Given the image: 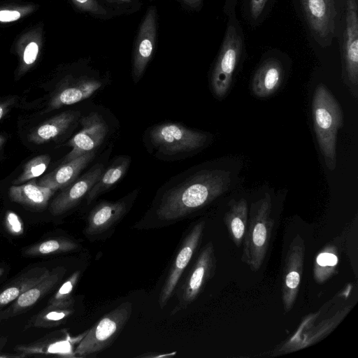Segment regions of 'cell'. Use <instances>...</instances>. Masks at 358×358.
Returning <instances> with one entry per match:
<instances>
[{
    "instance_id": "6da1fadb",
    "label": "cell",
    "mask_w": 358,
    "mask_h": 358,
    "mask_svg": "<svg viewBox=\"0 0 358 358\" xmlns=\"http://www.w3.org/2000/svg\"><path fill=\"white\" fill-rule=\"evenodd\" d=\"M231 183L229 171L202 170L179 181L162 194L156 214L164 221L184 217L225 192Z\"/></svg>"
},
{
    "instance_id": "7a4b0ae2",
    "label": "cell",
    "mask_w": 358,
    "mask_h": 358,
    "mask_svg": "<svg viewBox=\"0 0 358 358\" xmlns=\"http://www.w3.org/2000/svg\"><path fill=\"white\" fill-rule=\"evenodd\" d=\"M227 16L226 29L210 78L212 91L219 99L227 94L236 70L246 52L245 35L236 10Z\"/></svg>"
},
{
    "instance_id": "3957f363",
    "label": "cell",
    "mask_w": 358,
    "mask_h": 358,
    "mask_svg": "<svg viewBox=\"0 0 358 358\" xmlns=\"http://www.w3.org/2000/svg\"><path fill=\"white\" fill-rule=\"evenodd\" d=\"M314 129L327 168L333 171L336 164V138L343 125V114L338 101L323 84L315 90L312 102Z\"/></svg>"
},
{
    "instance_id": "277c9868",
    "label": "cell",
    "mask_w": 358,
    "mask_h": 358,
    "mask_svg": "<svg viewBox=\"0 0 358 358\" xmlns=\"http://www.w3.org/2000/svg\"><path fill=\"white\" fill-rule=\"evenodd\" d=\"M271 212V199L268 194L251 206L250 220L243 239L242 259L253 271L260 268L269 247L274 225Z\"/></svg>"
},
{
    "instance_id": "5b68a950",
    "label": "cell",
    "mask_w": 358,
    "mask_h": 358,
    "mask_svg": "<svg viewBox=\"0 0 358 358\" xmlns=\"http://www.w3.org/2000/svg\"><path fill=\"white\" fill-rule=\"evenodd\" d=\"M338 17V36L344 77L355 87L358 84V0H343Z\"/></svg>"
},
{
    "instance_id": "8992f818",
    "label": "cell",
    "mask_w": 358,
    "mask_h": 358,
    "mask_svg": "<svg viewBox=\"0 0 358 358\" xmlns=\"http://www.w3.org/2000/svg\"><path fill=\"white\" fill-rule=\"evenodd\" d=\"M132 303L124 302L106 314L83 337L75 354L87 357L99 353L116 339L130 318Z\"/></svg>"
},
{
    "instance_id": "52a82bcc",
    "label": "cell",
    "mask_w": 358,
    "mask_h": 358,
    "mask_svg": "<svg viewBox=\"0 0 358 358\" xmlns=\"http://www.w3.org/2000/svg\"><path fill=\"white\" fill-rule=\"evenodd\" d=\"M208 136L173 122L154 126L149 131V139L157 151L164 155L176 156L187 154L203 147Z\"/></svg>"
},
{
    "instance_id": "ba28073f",
    "label": "cell",
    "mask_w": 358,
    "mask_h": 358,
    "mask_svg": "<svg viewBox=\"0 0 358 358\" xmlns=\"http://www.w3.org/2000/svg\"><path fill=\"white\" fill-rule=\"evenodd\" d=\"M303 22L321 47L331 45L336 36L338 10L334 0H298Z\"/></svg>"
},
{
    "instance_id": "9c48e42d",
    "label": "cell",
    "mask_w": 358,
    "mask_h": 358,
    "mask_svg": "<svg viewBox=\"0 0 358 358\" xmlns=\"http://www.w3.org/2000/svg\"><path fill=\"white\" fill-rule=\"evenodd\" d=\"M215 267L214 247L212 243H208L199 254L179 289L178 305L175 311L186 308L197 298L214 275Z\"/></svg>"
},
{
    "instance_id": "30bf717a",
    "label": "cell",
    "mask_w": 358,
    "mask_h": 358,
    "mask_svg": "<svg viewBox=\"0 0 358 358\" xmlns=\"http://www.w3.org/2000/svg\"><path fill=\"white\" fill-rule=\"evenodd\" d=\"M205 222L196 223L185 236L175 259L173 261L168 275L162 289L159 304L160 308L165 306L176 287L185 269L189 264L203 236Z\"/></svg>"
},
{
    "instance_id": "8fae6325",
    "label": "cell",
    "mask_w": 358,
    "mask_h": 358,
    "mask_svg": "<svg viewBox=\"0 0 358 358\" xmlns=\"http://www.w3.org/2000/svg\"><path fill=\"white\" fill-rule=\"evenodd\" d=\"M305 245L296 236L289 245L283 267L282 295L285 313L293 308L298 296L303 271Z\"/></svg>"
},
{
    "instance_id": "7c38bea8",
    "label": "cell",
    "mask_w": 358,
    "mask_h": 358,
    "mask_svg": "<svg viewBox=\"0 0 358 358\" xmlns=\"http://www.w3.org/2000/svg\"><path fill=\"white\" fill-rule=\"evenodd\" d=\"M157 15L155 6H150L141 23L134 43L132 78L135 83L142 78L155 47Z\"/></svg>"
},
{
    "instance_id": "4fadbf2b",
    "label": "cell",
    "mask_w": 358,
    "mask_h": 358,
    "mask_svg": "<svg viewBox=\"0 0 358 358\" xmlns=\"http://www.w3.org/2000/svg\"><path fill=\"white\" fill-rule=\"evenodd\" d=\"M80 123L82 129L68 143L72 149L65 157L63 163L95 150L103 143L108 132L106 121L95 112L82 117Z\"/></svg>"
},
{
    "instance_id": "5bb4252c",
    "label": "cell",
    "mask_w": 358,
    "mask_h": 358,
    "mask_svg": "<svg viewBox=\"0 0 358 358\" xmlns=\"http://www.w3.org/2000/svg\"><path fill=\"white\" fill-rule=\"evenodd\" d=\"M104 171V165L97 163L71 184L64 188L52 200L50 212L59 215L74 207L91 189Z\"/></svg>"
},
{
    "instance_id": "9a60e30c",
    "label": "cell",
    "mask_w": 358,
    "mask_h": 358,
    "mask_svg": "<svg viewBox=\"0 0 358 358\" xmlns=\"http://www.w3.org/2000/svg\"><path fill=\"white\" fill-rule=\"evenodd\" d=\"M137 189L116 201H101L90 211L85 234L94 236L103 233L116 224L127 212Z\"/></svg>"
},
{
    "instance_id": "2e32d148",
    "label": "cell",
    "mask_w": 358,
    "mask_h": 358,
    "mask_svg": "<svg viewBox=\"0 0 358 358\" xmlns=\"http://www.w3.org/2000/svg\"><path fill=\"white\" fill-rule=\"evenodd\" d=\"M285 74L283 63L280 57L266 56L254 73L251 89L259 98L272 95L280 86Z\"/></svg>"
},
{
    "instance_id": "e0dca14e",
    "label": "cell",
    "mask_w": 358,
    "mask_h": 358,
    "mask_svg": "<svg viewBox=\"0 0 358 358\" xmlns=\"http://www.w3.org/2000/svg\"><path fill=\"white\" fill-rule=\"evenodd\" d=\"M103 80L94 73L83 76L60 90L50 101L48 110L71 105L85 99L102 87Z\"/></svg>"
},
{
    "instance_id": "ac0fdd59",
    "label": "cell",
    "mask_w": 358,
    "mask_h": 358,
    "mask_svg": "<svg viewBox=\"0 0 358 358\" xmlns=\"http://www.w3.org/2000/svg\"><path fill=\"white\" fill-rule=\"evenodd\" d=\"M95 150L86 152L69 162L63 163L38 180V185L55 191L63 189L75 181L79 173L94 159Z\"/></svg>"
},
{
    "instance_id": "d6986e66",
    "label": "cell",
    "mask_w": 358,
    "mask_h": 358,
    "mask_svg": "<svg viewBox=\"0 0 358 358\" xmlns=\"http://www.w3.org/2000/svg\"><path fill=\"white\" fill-rule=\"evenodd\" d=\"M64 273L63 268L50 271L43 280L20 294L9 308L3 313L1 318L13 316L30 308L59 283Z\"/></svg>"
},
{
    "instance_id": "ffe728a7",
    "label": "cell",
    "mask_w": 358,
    "mask_h": 358,
    "mask_svg": "<svg viewBox=\"0 0 358 358\" xmlns=\"http://www.w3.org/2000/svg\"><path fill=\"white\" fill-rule=\"evenodd\" d=\"M80 116V113L76 110L61 113L38 126L30 132L27 138L36 144L45 143L64 134Z\"/></svg>"
},
{
    "instance_id": "44dd1931",
    "label": "cell",
    "mask_w": 358,
    "mask_h": 358,
    "mask_svg": "<svg viewBox=\"0 0 358 358\" xmlns=\"http://www.w3.org/2000/svg\"><path fill=\"white\" fill-rule=\"evenodd\" d=\"M55 189L38 185L36 180H30L20 185L9 188L11 201L33 209L40 210L46 207Z\"/></svg>"
},
{
    "instance_id": "7402d4cb",
    "label": "cell",
    "mask_w": 358,
    "mask_h": 358,
    "mask_svg": "<svg viewBox=\"0 0 358 358\" xmlns=\"http://www.w3.org/2000/svg\"><path fill=\"white\" fill-rule=\"evenodd\" d=\"M130 163L131 158L129 156L122 155L114 159L87 194V204H90L97 196L110 189L119 182L126 174Z\"/></svg>"
},
{
    "instance_id": "603a6c76",
    "label": "cell",
    "mask_w": 358,
    "mask_h": 358,
    "mask_svg": "<svg viewBox=\"0 0 358 358\" xmlns=\"http://www.w3.org/2000/svg\"><path fill=\"white\" fill-rule=\"evenodd\" d=\"M248 203L244 199L232 201L224 216V223L230 238L239 247L243 242L248 225Z\"/></svg>"
},
{
    "instance_id": "cb8c5ba5",
    "label": "cell",
    "mask_w": 358,
    "mask_h": 358,
    "mask_svg": "<svg viewBox=\"0 0 358 358\" xmlns=\"http://www.w3.org/2000/svg\"><path fill=\"white\" fill-rule=\"evenodd\" d=\"M50 271L36 267L21 275L12 285L0 292V309L15 301L24 292L46 277Z\"/></svg>"
},
{
    "instance_id": "d4e9b609",
    "label": "cell",
    "mask_w": 358,
    "mask_h": 358,
    "mask_svg": "<svg viewBox=\"0 0 358 358\" xmlns=\"http://www.w3.org/2000/svg\"><path fill=\"white\" fill-rule=\"evenodd\" d=\"M77 243L66 238L48 239L38 243L24 251L29 256H42L55 253L66 252L76 250Z\"/></svg>"
},
{
    "instance_id": "484cf974",
    "label": "cell",
    "mask_w": 358,
    "mask_h": 358,
    "mask_svg": "<svg viewBox=\"0 0 358 358\" xmlns=\"http://www.w3.org/2000/svg\"><path fill=\"white\" fill-rule=\"evenodd\" d=\"M72 313L71 308L48 305L35 317L33 326L50 327L59 325L67 319Z\"/></svg>"
},
{
    "instance_id": "4316f807",
    "label": "cell",
    "mask_w": 358,
    "mask_h": 358,
    "mask_svg": "<svg viewBox=\"0 0 358 358\" xmlns=\"http://www.w3.org/2000/svg\"><path fill=\"white\" fill-rule=\"evenodd\" d=\"M338 257L330 251H323L318 254L313 266V275L318 283L327 280L336 271Z\"/></svg>"
},
{
    "instance_id": "83f0119b",
    "label": "cell",
    "mask_w": 358,
    "mask_h": 358,
    "mask_svg": "<svg viewBox=\"0 0 358 358\" xmlns=\"http://www.w3.org/2000/svg\"><path fill=\"white\" fill-rule=\"evenodd\" d=\"M80 271H75L57 289L49 300V305L72 308L73 299V291L80 278Z\"/></svg>"
},
{
    "instance_id": "f1b7e54d",
    "label": "cell",
    "mask_w": 358,
    "mask_h": 358,
    "mask_svg": "<svg viewBox=\"0 0 358 358\" xmlns=\"http://www.w3.org/2000/svg\"><path fill=\"white\" fill-rule=\"evenodd\" d=\"M50 162V157L41 155L32 158L24 166L22 173L13 180L14 185L24 183L42 175Z\"/></svg>"
},
{
    "instance_id": "f546056e",
    "label": "cell",
    "mask_w": 358,
    "mask_h": 358,
    "mask_svg": "<svg viewBox=\"0 0 358 358\" xmlns=\"http://www.w3.org/2000/svg\"><path fill=\"white\" fill-rule=\"evenodd\" d=\"M270 0H248L246 18L252 26L259 25L268 10Z\"/></svg>"
},
{
    "instance_id": "4dcf8cb0",
    "label": "cell",
    "mask_w": 358,
    "mask_h": 358,
    "mask_svg": "<svg viewBox=\"0 0 358 358\" xmlns=\"http://www.w3.org/2000/svg\"><path fill=\"white\" fill-rule=\"evenodd\" d=\"M82 10L94 17L106 19L113 15L101 5L98 0H73Z\"/></svg>"
},
{
    "instance_id": "1f68e13d",
    "label": "cell",
    "mask_w": 358,
    "mask_h": 358,
    "mask_svg": "<svg viewBox=\"0 0 358 358\" xmlns=\"http://www.w3.org/2000/svg\"><path fill=\"white\" fill-rule=\"evenodd\" d=\"M112 9L113 15L134 13L142 6L141 0H102Z\"/></svg>"
},
{
    "instance_id": "d6a6232c",
    "label": "cell",
    "mask_w": 358,
    "mask_h": 358,
    "mask_svg": "<svg viewBox=\"0 0 358 358\" xmlns=\"http://www.w3.org/2000/svg\"><path fill=\"white\" fill-rule=\"evenodd\" d=\"M5 224L8 231L13 236L23 234V222L17 214L13 211H8L5 216Z\"/></svg>"
},
{
    "instance_id": "836d02e7",
    "label": "cell",
    "mask_w": 358,
    "mask_h": 358,
    "mask_svg": "<svg viewBox=\"0 0 358 358\" xmlns=\"http://www.w3.org/2000/svg\"><path fill=\"white\" fill-rule=\"evenodd\" d=\"M38 52V45L34 42L29 43L24 50L23 55V59L25 64L28 65L32 64L37 57Z\"/></svg>"
},
{
    "instance_id": "e575fe53",
    "label": "cell",
    "mask_w": 358,
    "mask_h": 358,
    "mask_svg": "<svg viewBox=\"0 0 358 358\" xmlns=\"http://www.w3.org/2000/svg\"><path fill=\"white\" fill-rule=\"evenodd\" d=\"M20 17V13L17 10H1V22H12L17 20Z\"/></svg>"
},
{
    "instance_id": "d590c367",
    "label": "cell",
    "mask_w": 358,
    "mask_h": 358,
    "mask_svg": "<svg viewBox=\"0 0 358 358\" xmlns=\"http://www.w3.org/2000/svg\"><path fill=\"white\" fill-rule=\"evenodd\" d=\"M13 99H8L0 103V120L6 114L10 108V106L13 103Z\"/></svg>"
},
{
    "instance_id": "8d00e7d4",
    "label": "cell",
    "mask_w": 358,
    "mask_h": 358,
    "mask_svg": "<svg viewBox=\"0 0 358 358\" xmlns=\"http://www.w3.org/2000/svg\"><path fill=\"white\" fill-rule=\"evenodd\" d=\"M238 0H224V13L227 15L233 10H236Z\"/></svg>"
},
{
    "instance_id": "74e56055",
    "label": "cell",
    "mask_w": 358,
    "mask_h": 358,
    "mask_svg": "<svg viewBox=\"0 0 358 358\" xmlns=\"http://www.w3.org/2000/svg\"><path fill=\"white\" fill-rule=\"evenodd\" d=\"M182 1L189 7L196 9L201 7L203 0H182Z\"/></svg>"
},
{
    "instance_id": "f35d334b",
    "label": "cell",
    "mask_w": 358,
    "mask_h": 358,
    "mask_svg": "<svg viewBox=\"0 0 358 358\" xmlns=\"http://www.w3.org/2000/svg\"><path fill=\"white\" fill-rule=\"evenodd\" d=\"M6 142V138L5 136L0 135V148Z\"/></svg>"
},
{
    "instance_id": "ab89813d",
    "label": "cell",
    "mask_w": 358,
    "mask_h": 358,
    "mask_svg": "<svg viewBox=\"0 0 358 358\" xmlns=\"http://www.w3.org/2000/svg\"><path fill=\"white\" fill-rule=\"evenodd\" d=\"M4 272V269L2 268H0V276L2 275V274Z\"/></svg>"
}]
</instances>
